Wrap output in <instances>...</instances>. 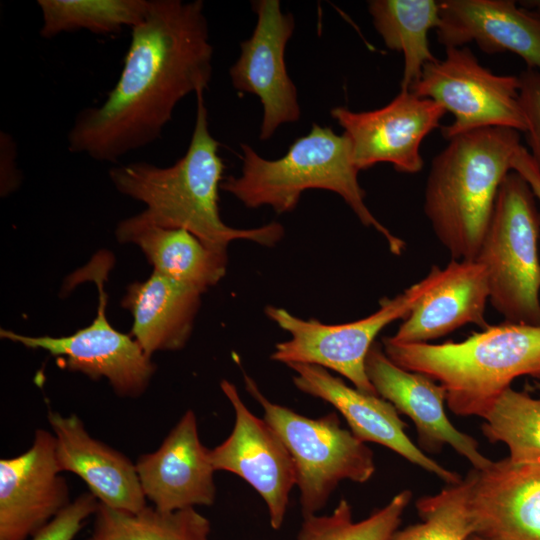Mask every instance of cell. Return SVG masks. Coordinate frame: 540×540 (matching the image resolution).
Wrapping results in <instances>:
<instances>
[{
  "label": "cell",
  "instance_id": "obj_1",
  "mask_svg": "<svg viewBox=\"0 0 540 540\" xmlns=\"http://www.w3.org/2000/svg\"><path fill=\"white\" fill-rule=\"evenodd\" d=\"M213 46L201 0H150L114 88L82 109L68 131V150L116 162L160 138L176 105L204 92L212 77Z\"/></svg>",
  "mask_w": 540,
  "mask_h": 540
},
{
  "label": "cell",
  "instance_id": "obj_2",
  "mask_svg": "<svg viewBox=\"0 0 540 540\" xmlns=\"http://www.w3.org/2000/svg\"><path fill=\"white\" fill-rule=\"evenodd\" d=\"M195 124L185 154L173 165L159 167L131 162L109 170L117 191L146 205L136 217L164 228H182L209 247L227 252L234 240L273 246L284 236V227L271 222L257 228L237 229L220 217L218 190L224 165L219 143L210 134L204 92L196 94Z\"/></svg>",
  "mask_w": 540,
  "mask_h": 540
},
{
  "label": "cell",
  "instance_id": "obj_3",
  "mask_svg": "<svg viewBox=\"0 0 540 540\" xmlns=\"http://www.w3.org/2000/svg\"><path fill=\"white\" fill-rule=\"evenodd\" d=\"M396 365L438 382L458 416L483 417L514 379H540V325L503 322L460 342L402 344L383 338Z\"/></svg>",
  "mask_w": 540,
  "mask_h": 540
},
{
  "label": "cell",
  "instance_id": "obj_4",
  "mask_svg": "<svg viewBox=\"0 0 540 540\" xmlns=\"http://www.w3.org/2000/svg\"><path fill=\"white\" fill-rule=\"evenodd\" d=\"M520 132L502 127L457 135L432 160L424 212L453 260H475L497 194L520 148Z\"/></svg>",
  "mask_w": 540,
  "mask_h": 540
},
{
  "label": "cell",
  "instance_id": "obj_5",
  "mask_svg": "<svg viewBox=\"0 0 540 540\" xmlns=\"http://www.w3.org/2000/svg\"><path fill=\"white\" fill-rule=\"evenodd\" d=\"M241 149V175L226 178L221 189L246 207L270 206L278 214L287 213L295 209L304 191L329 190L344 199L364 226L373 227L385 238L391 253L403 252L405 242L382 225L365 203L358 181L360 170L344 133L338 135L314 123L276 160L261 157L248 144H241Z\"/></svg>",
  "mask_w": 540,
  "mask_h": 540
},
{
  "label": "cell",
  "instance_id": "obj_6",
  "mask_svg": "<svg viewBox=\"0 0 540 540\" xmlns=\"http://www.w3.org/2000/svg\"><path fill=\"white\" fill-rule=\"evenodd\" d=\"M526 180L510 171L500 185L477 257L489 301L506 322L540 325V214Z\"/></svg>",
  "mask_w": 540,
  "mask_h": 540
},
{
  "label": "cell",
  "instance_id": "obj_7",
  "mask_svg": "<svg viewBox=\"0 0 540 540\" xmlns=\"http://www.w3.org/2000/svg\"><path fill=\"white\" fill-rule=\"evenodd\" d=\"M244 382L293 459L303 517L322 509L341 481L364 483L372 477L376 469L372 450L342 428L335 413L305 417L268 400L248 375Z\"/></svg>",
  "mask_w": 540,
  "mask_h": 540
},
{
  "label": "cell",
  "instance_id": "obj_8",
  "mask_svg": "<svg viewBox=\"0 0 540 540\" xmlns=\"http://www.w3.org/2000/svg\"><path fill=\"white\" fill-rule=\"evenodd\" d=\"M443 275L444 268L433 266L421 281L394 298L382 299L376 312L349 323L304 320L284 308L268 306L265 310L268 318L290 334V339L276 344L271 359L286 365L304 363L331 369L347 378L356 389L379 396L365 369L376 336L390 323L405 319Z\"/></svg>",
  "mask_w": 540,
  "mask_h": 540
},
{
  "label": "cell",
  "instance_id": "obj_9",
  "mask_svg": "<svg viewBox=\"0 0 540 540\" xmlns=\"http://www.w3.org/2000/svg\"><path fill=\"white\" fill-rule=\"evenodd\" d=\"M410 91L453 114L442 128L446 140L489 127L526 131L518 76L494 74L468 47L446 48L445 57L427 64Z\"/></svg>",
  "mask_w": 540,
  "mask_h": 540
},
{
  "label": "cell",
  "instance_id": "obj_10",
  "mask_svg": "<svg viewBox=\"0 0 540 540\" xmlns=\"http://www.w3.org/2000/svg\"><path fill=\"white\" fill-rule=\"evenodd\" d=\"M88 268V277L98 289L97 314L91 324L75 333L62 336H26L1 329V338L30 349H42L60 357L67 369L92 379L106 378L120 396L138 397L148 387L155 366L131 335L114 329L106 314L104 280L107 266Z\"/></svg>",
  "mask_w": 540,
  "mask_h": 540
},
{
  "label": "cell",
  "instance_id": "obj_11",
  "mask_svg": "<svg viewBox=\"0 0 540 540\" xmlns=\"http://www.w3.org/2000/svg\"><path fill=\"white\" fill-rule=\"evenodd\" d=\"M330 113L349 138L360 171L378 163H390L397 172L414 174L424 164L421 143L439 127L446 110L433 100L400 90L392 101L378 109L355 112L334 107Z\"/></svg>",
  "mask_w": 540,
  "mask_h": 540
},
{
  "label": "cell",
  "instance_id": "obj_12",
  "mask_svg": "<svg viewBox=\"0 0 540 540\" xmlns=\"http://www.w3.org/2000/svg\"><path fill=\"white\" fill-rule=\"evenodd\" d=\"M252 8L256 26L240 44V56L229 75L236 90L259 97L263 106L259 138L267 141L282 124L296 122L301 115L297 89L285 63L295 21L291 13L282 11L279 0H255Z\"/></svg>",
  "mask_w": 540,
  "mask_h": 540
},
{
  "label": "cell",
  "instance_id": "obj_13",
  "mask_svg": "<svg viewBox=\"0 0 540 540\" xmlns=\"http://www.w3.org/2000/svg\"><path fill=\"white\" fill-rule=\"evenodd\" d=\"M220 386L234 409L235 422L229 437L210 450V461L215 471L232 472L259 493L267 505L272 528L278 530L285 519L290 491L296 485L293 459L273 428L247 408L236 387L227 380Z\"/></svg>",
  "mask_w": 540,
  "mask_h": 540
},
{
  "label": "cell",
  "instance_id": "obj_14",
  "mask_svg": "<svg viewBox=\"0 0 540 540\" xmlns=\"http://www.w3.org/2000/svg\"><path fill=\"white\" fill-rule=\"evenodd\" d=\"M473 534L486 540H540V459L492 461L464 478Z\"/></svg>",
  "mask_w": 540,
  "mask_h": 540
},
{
  "label": "cell",
  "instance_id": "obj_15",
  "mask_svg": "<svg viewBox=\"0 0 540 540\" xmlns=\"http://www.w3.org/2000/svg\"><path fill=\"white\" fill-rule=\"evenodd\" d=\"M60 472L56 438L43 429L26 452L0 460V540H26L70 503Z\"/></svg>",
  "mask_w": 540,
  "mask_h": 540
},
{
  "label": "cell",
  "instance_id": "obj_16",
  "mask_svg": "<svg viewBox=\"0 0 540 540\" xmlns=\"http://www.w3.org/2000/svg\"><path fill=\"white\" fill-rule=\"evenodd\" d=\"M209 453L200 441L195 413L186 411L160 447L135 463L146 499L161 512L212 505L215 469Z\"/></svg>",
  "mask_w": 540,
  "mask_h": 540
},
{
  "label": "cell",
  "instance_id": "obj_17",
  "mask_svg": "<svg viewBox=\"0 0 540 540\" xmlns=\"http://www.w3.org/2000/svg\"><path fill=\"white\" fill-rule=\"evenodd\" d=\"M287 366L295 372L294 385L300 391L333 405L359 440L378 443L391 449L448 485L461 482L459 474L425 455L410 440L405 433L407 425L390 402L346 385L321 366L304 363Z\"/></svg>",
  "mask_w": 540,
  "mask_h": 540
},
{
  "label": "cell",
  "instance_id": "obj_18",
  "mask_svg": "<svg viewBox=\"0 0 540 540\" xmlns=\"http://www.w3.org/2000/svg\"><path fill=\"white\" fill-rule=\"evenodd\" d=\"M365 369L377 394L413 421L422 448L439 451L449 445L477 470L492 462L479 451L473 437L455 428L448 419L444 409L446 393L441 385L396 365L378 343L369 350Z\"/></svg>",
  "mask_w": 540,
  "mask_h": 540
},
{
  "label": "cell",
  "instance_id": "obj_19",
  "mask_svg": "<svg viewBox=\"0 0 540 540\" xmlns=\"http://www.w3.org/2000/svg\"><path fill=\"white\" fill-rule=\"evenodd\" d=\"M437 40L445 48L475 42L485 53L510 52L540 71V15L512 0H440Z\"/></svg>",
  "mask_w": 540,
  "mask_h": 540
},
{
  "label": "cell",
  "instance_id": "obj_20",
  "mask_svg": "<svg viewBox=\"0 0 540 540\" xmlns=\"http://www.w3.org/2000/svg\"><path fill=\"white\" fill-rule=\"evenodd\" d=\"M48 421L56 438L61 472L79 476L108 507L137 513L147 506L136 465L125 455L91 437L75 414L63 416L49 411Z\"/></svg>",
  "mask_w": 540,
  "mask_h": 540
},
{
  "label": "cell",
  "instance_id": "obj_21",
  "mask_svg": "<svg viewBox=\"0 0 540 540\" xmlns=\"http://www.w3.org/2000/svg\"><path fill=\"white\" fill-rule=\"evenodd\" d=\"M489 284L477 260H452L442 280L404 319L393 336L395 343H428L469 323L485 329Z\"/></svg>",
  "mask_w": 540,
  "mask_h": 540
},
{
  "label": "cell",
  "instance_id": "obj_22",
  "mask_svg": "<svg viewBox=\"0 0 540 540\" xmlns=\"http://www.w3.org/2000/svg\"><path fill=\"white\" fill-rule=\"evenodd\" d=\"M201 293L155 271L127 288L122 306L133 317L131 336L150 358L184 347L192 331Z\"/></svg>",
  "mask_w": 540,
  "mask_h": 540
},
{
  "label": "cell",
  "instance_id": "obj_23",
  "mask_svg": "<svg viewBox=\"0 0 540 540\" xmlns=\"http://www.w3.org/2000/svg\"><path fill=\"white\" fill-rule=\"evenodd\" d=\"M116 237L136 244L154 271L201 294L225 275L227 252L213 249L182 228H164L141 221L136 215L121 221Z\"/></svg>",
  "mask_w": 540,
  "mask_h": 540
},
{
  "label": "cell",
  "instance_id": "obj_24",
  "mask_svg": "<svg viewBox=\"0 0 540 540\" xmlns=\"http://www.w3.org/2000/svg\"><path fill=\"white\" fill-rule=\"evenodd\" d=\"M368 10L385 45L403 54L400 90H410L424 67L437 60L430 49L428 33L439 26V1L371 0Z\"/></svg>",
  "mask_w": 540,
  "mask_h": 540
},
{
  "label": "cell",
  "instance_id": "obj_25",
  "mask_svg": "<svg viewBox=\"0 0 540 540\" xmlns=\"http://www.w3.org/2000/svg\"><path fill=\"white\" fill-rule=\"evenodd\" d=\"M210 522L195 508L161 512L146 506L132 513L99 503L85 540H209Z\"/></svg>",
  "mask_w": 540,
  "mask_h": 540
},
{
  "label": "cell",
  "instance_id": "obj_26",
  "mask_svg": "<svg viewBox=\"0 0 540 540\" xmlns=\"http://www.w3.org/2000/svg\"><path fill=\"white\" fill-rule=\"evenodd\" d=\"M40 36L87 30L111 34L133 28L144 18L150 0H38Z\"/></svg>",
  "mask_w": 540,
  "mask_h": 540
},
{
  "label": "cell",
  "instance_id": "obj_27",
  "mask_svg": "<svg viewBox=\"0 0 540 540\" xmlns=\"http://www.w3.org/2000/svg\"><path fill=\"white\" fill-rule=\"evenodd\" d=\"M482 432L491 442H502L514 462L540 459V398L511 387L482 417Z\"/></svg>",
  "mask_w": 540,
  "mask_h": 540
},
{
  "label": "cell",
  "instance_id": "obj_28",
  "mask_svg": "<svg viewBox=\"0 0 540 540\" xmlns=\"http://www.w3.org/2000/svg\"><path fill=\"white\" fill-rule=\"evenodd\" d=\"M411 497L410 490H403L358 522L353 521L351 505L342 499L330 515L304 517L297 540H390Z\"/></svg>",
  "mask_w": 540,
  "mask_h": 540
},
{
  "label": "cell",
  "instance_id": "obj_29",
  "mask_svg": "<svg viewBox=\"0 0 540 540\" xmlns=\"http://www.w3.org/2000/svg\"><path fill=\"white\" fill-rule=\"evenodd\" d=\"M465 479L439 493L420 498L421 523L396 531L390 540H467L473 534Z\"/></svg>",
  "mask_w": 540,
  "mask_h": 540
},
{
  "label": "cell",
  "instance_id": "obj_30",
  "mask_svg": "<svg viewBox=\"0 0 540 540\" xmlns=\"http://www.w3.org/2000/svg\"><path fill=\"white\" fill-rule=\"evenodd\" d=\"M99 503L91 492L79 495L39 529L32 540H73L83 522L96 513Z\"/></svg>",
  "mask_w": 540,
  "mask_h": 540
},
{
  "label": "cell",
  "instance_id": "obj_31",
  "mask_svg": "<svg viewBox=\"0 0 540 540\" xmlns=\"http://www.w3.org/2000/svg\"><path fill=\"white\" fill-rule=\"evenodd\" d=\"M519 101L526 120L530 156L540 173V71L526 68L518 76Z\"/></svg>",
  "mask_w": 540,
  "mask_h": 540
},
{
  "label": "cell",
  "instance_id": "obj_32",
  "mask_svg": "<svg viewBox=\"0 0 540 540\" xmlns=\"http://www.w3.org/2000/svg\"><path fill=\"white\" fill-rule=\"evenodd\" d=\"M17 147L12 135L0 132V172L1 195H7L19 184V173L16 168Z\"/></svg>",
  "mask_w": 540,
  "mask_h": 540
},
{
  "label": "cell",
  "instance_id": "obj_33",
  "mask_svg": "<svg viewBox=\"0 0 540 540\" xmlns=\"http://www.w3.org/2000/svg\"><path fill=\"white\" fill-rule=\"evenodd\" d=\"M512 170L520 174L529 184L535 198L540 203V173L536 168L528 150L524 146L515 153Z\"/></svg>",
  "mask_w": 540,
  "mask_h": 540
},
{
  "label": "cell",
  "instance_id": "obj_34",
  "mask_svg": "<svg viewBox=\"0 0 540 540\" xmlns=\"http://www.w3.org/2000/svg\"><path fill=\"white\" fill-rule=\"evenodd\" d=\"M528 6L532 8V12L540 15V1L528 2Z\"/></svg>",
  "mask_w": 540,
  "mask_h": 540
},
{
  "label": "cell",
  "instance_id": "obj_35",
  "mask_svg": "<svg viewBox=\"0 0 540 540\" xmlns=\"http://www.w3.org/2000/svg\"><path fill=\"white\" fill-rule=\"evenodd\" d=\"M467 540H486L476 534H472L471 536H469V538Z\"/></svg>",
  "mask_w": 540,
  "mask_h": 540
}]
</instances>
